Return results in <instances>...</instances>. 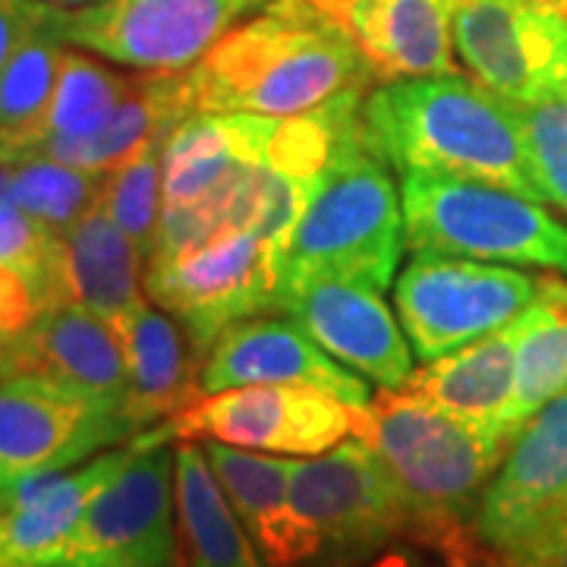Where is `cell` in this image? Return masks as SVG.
I'll return each mask as SVG.
<instances>
[{
    "mask_svg": "<svg viewBox=\"0 0 567 567\" xmlns=\"http://www.w3.org/2000/svg\"><path fill=\"white\" fill-rule=\"evenodd\" d=\"M41 13V0H0V73L17 54L25 32L35 25Z\"/></svg>",
    "mask_w": 567,
    "mask_h": 567,
    "instance_id": "cell-35",
    "label": "cell"
},
{
    "mask_svg": "<svg viewBox=\"0 0 567 567\" xmlns=\"http://www.w3.org/2000/svg\"><path fill=\"white\" fill-rule=\"evenodd\" d=\"M205 457L215 470L224 495L256 539L271 567H309L316 558V539L290 502L293 461L265 457L259 451L205 442Z\"/></svg>",
    "mask_w": 567,
    "mask_h": 567,
    "instance_id": "cell-22",
    "label": "cell"
},
{
    "mask_svg": "<svg viewBox=\"0 0 567 567\" xmlns=\"http://www.w3.org/2000/svg\"><path fill=\"white\" fill-rule=\"evenodd\" d=\"M385 164L360 121L309 189L278 259L281 284L338 278L385 290L394 281L406 246L404 203Z\"/></svg>",
    "mask_w": 567,
    "mask_h": 567,
    "instance_id": "cell-4",
    "label": "cell"
},
{
    "mask_svg": "<svg viewBox=\"0 0 567 567\" xmlns=\"http://www.w3.org/2000/svg\"><path fill=\"white\" fill-rule=\"evenodd\" d=\"M171 136H155L136 155L104 174L102 208L117 221L148 262L164 215V145Z\"/></svg>",
    "mask_w": 567,
    "mask_h": 567,
    "instance_id": "cell-31",
    "label": "cell"
},
{
    "mask_svg": "<svg viewBox=\"0 0 567 567\" xmlns=\"http://www.w3.org/2000/svg\"><path fill=\"white\" fill-rule=\"evenodd\" d=\"M189 114H196L189 73H140L133 89L126 92L114 114L89 136L76 140H51L35 145L25 158H48V162L70 164L89 174H107L111 167L136 155L145 142L155 136H171ZM13 164V162H10Z\"/></svg>",
    "mask_w": 567,
    "mask_h": 567,
    "instance_id": "cell-24",
    "label": "cell"
},
{
    "mask_svg": "<svg viewBox=\"0 0 567 567\" xmlns=\"http://www.w3.org/2000/svg\"><path fill=\"white\" fill-rule=\"evenodd\" d=\"M133 442L121 410L41 379H0V492Z\"/></svg>",
    "mask_w": 567,
    "mask_h": 567,
    "instance_id": "cell-14",
    "label": "cell"
},
{
    "mask_svg": "<svg viewBox=\"0 0 567 567\" xmlns=\"http://www.w3.org/2000/svg\"><path fill=\"white\" fill-rule=\"evenodd\" d=\"M41 379L123 413L126 360L114 324L85 306L48 309L20 338L0 344V379Z\"/></svg>",
    "mask_w": 567,
    "mask_h": 567,
    "instance_id": "cell-17",
    "label": "cell"
},
{
    "mask_svg": "<svg viewBox=\"0 0 567 567\" xmlns=\"http://www.w3.org/2000/svg\"><path fill=\"white\" fill-rule=\"evenodd\" d=\"M133 447L102 451L82 466L0 492V567H58L89 502L102 492Z\"/></svg>",
    "mask_w": 567,
    "mask_h": 567,
    "instance_id": "cell-18",
    "label": "cell"
},
{
    "mask_svg": "<svg viewBox=\"0 0 567 567\" xmlns=\"http://www.w3.org/2000/svg\"><path fill=\"white\" fill-rule=\"evenodd\" d=\"M58 237L61 234H51L44 224L25 215L20 205L0 196V262H17L22 268L39 271L48 287V265H51Z\"/></svg>",
    "mask_w": 567,
    "mask_h": 567,
    "instance_id": "cell-34",
    "label": "cell"
},
{
    "mask_svg": "<svg viewBox=\"0 0 567 567\" xmlns=\"http://www.w3.org/2000/svg\"><path fill=\"white\" fill-rule=\"evenodd\" d=\"M360 48L375 80L454 73V0H316Z\"/></svg>",
    "mask_w": 567,
    "mask_h": 567,
    "instance_id": "cell-20",
    "label": "cell"
},
{
    "mask_svg": "<svg viewBox=\"0 0 567 567\" xmlns=\"http://www.w3.org/2000/svg\"><path fill=\"white\" fill-rule=\"evenodd\" d=\"M3 183H7V167L0 164V196H3Z\"/></svg>",
    "mask_w": 567,
    "mask_h": 567,
    "instance_id": "cell-41",
    "label": "cell"
},
{
    "mask_svg": "<svg viewBox=\"0 0 567 567\" xmlns=\"http://www.w3.org/2000/svg\"><path fill=\"white\" fill-rule=\"evenodd\" d=\"M162 425L133 439V457L89 502L58 567H177L174 451Z\"/></svg>",
    "mask_w": 567,
    "mask_h": 567,
    "instance_id": "cell-9",
    "label": "cell"
},
{
    "mask_svg": "<svg viewBox=\"0 0 567 567\" xmlns=\"http://www.w3.org/2000/svg\"><path fill=\"white\" fill-rule=\"evenodd\" d=\"M278 256L256 230H227L177 259L145 265V297L181 322L196 363L230 324L278 309Z\"/></svg>",
    "mask_w": 567,
    "mask_h": 567,
    "instance_id": "cell-7",
    "label": "cell"
},
{
    "mask_svg": "<svg viewBox=\"0 0 567 567\" xmlns=\"http://www.w3.org/2000/svg\"><path fill=\"white\" fill-rule=\"evenodd\" d=\"M174 495L183 567H271L193 442L174 447Z\"/></svg>",
    "mask_w": 567,
    "mask_h": 567,
    "instance_id": "cell-26",
    "label": "cell"
},
{
    "mask_svg": "<svg viewBox=\"0 0 567 567\" xmlns=\"http://www.w3.org/2000/svg\"><path fill=\"white\" fill-rule=\"evenodd\" d=\"M44 3H51L58 10H85V7H95L102 0H44Z\"/></svg>",
    "mask_w": 567,
    "mask_h": 567,
    "instance_id": "cell-38",
    "label": "cell"
},
{
    "mask_svg": "<svg viewBox=\"0 0 567 567\" xmlns=\"http://www.w3.org/2000/svg\"><path fill=\"white\" fill-rule=\"evenodd\" d=\"M561 391H567V281L543 275L533 303L520 316L517 385L505 423L511 442Z\"/></svg>",
    "mask_w": 567,
    "mask_h": 567,
    "instance_id": "cell-27",
    "label": "cell"
},
{
    "mask_svg": "<svg viewBox=\"0 0 567 567\" xmlns=\"http://www.w3.org/2000/svg\"><path fill=\"white\" fill-rule=\"evenodd\" d=\"M404 234L413 252L543 265L567 275V224L546 205L498 183L404 171Z\"/></svg>",
    "mask_w": 567,
    "mask_h": 567,
    "instance_id": "cell-5",
    "label": "cell"
},
{
    "mask_svg": "<svg viewBox=\"0 0 567 567\" xmlns=\"http://www.w3.org/2000/svg\"><path fill=\"white\" fill-rule=\"evenodd\" d=\"M244 385H303L324 391L347 406H365L369 385L287 319H246L230 324L199 363L203 394Z\"/></svg>",
    "mask_w": 567,
    "mask_h": 567,
    "instance_id": "cell-16",
    "label": "cell"
},
{
    "mask_svg": "<svg viewBox=\"0 0 567 567\" xmlns=\"http://www.w3.org/2000/svg\"><path fill=\"white\" fill-rule=\"evenodd\" d=\"M353 435L375 451L410 511V543L445 567H483L488 551L473 517L488 480L502 466L507 439L447 416L410 388H382L353 406Z\"/></svg>",
    "mask_w": 567,
    "mask_h": 567,
    "instance_id": "cell-1",
    "label": "cell"
},
{
    "mask_svg": "<svg viewBox=\"0 0 567 567\" xmlns=\"http://www.w3.org/2000/svg\"><path fill=\"white\" fill-rule=\"evenodd\" d=\"M290 502L316 539L309 567H360L410 539V511L375 451L357 442L290 466Z\"/></svg>",
    "mask_w": 567,
    "mask_h": 567,
    "instance_id": "cell-6",
    "label": "cell"
},
{
    "mask_svg": "<svg viewBox=\"0 0 567 567\" xmlns=\"http://www.w3.org/2000/svg\"><path fill=\"white\" fill-rule=\"evenodd\" d=\"M189 73L196 111L290 117L375 82L360 48L316 0H271Z\"/></svg>",
    "mask_w": 567,
    "mask_h": 567,
    "instance_id": "cell-2",
    "label": "cell"
},
{
    "mask_svg": "<svg viewBox=\"0 0 567 567\" xmlns=\"http://www.w3.org/2000/svg\"><path fill=\"white\" fill-rule=\"evenodd\" d=\"M517 347L520 319L429 360L406 379L404 388L423 394L447 416L511 442L505 423L517 385Z\"/></svg>",
    "mask_w": 567,
    "mask_h": 567,
    "instance_id": "cell-21",
    "label": "cell"
},
{
    "mask_svg": "<svg viewBox=\"0 0 567 567\" xmlns=\"http://www.w3.org/2000/svg\"><path fill=\"white\" fill-rule=\"evenodd\" d=\"M246 7H252V10H262L265 3H271V0H244Z\"/></svg>",
    "mask_w": 567,
    "mask_h": 567,
    "instance_id": "cell-39",
    "label": "cell"
},
{
    "mask_svg": "<svg viewBox=\"0 0 567 567\" xmlns=\"http://www.w3.org/2000/svg\"><path fill=\"white\" fill-rule=\"evenodd\" d=\"M66 41L51 22V3L41 0L35 25L0 73V164L17 158L39 130L61 73Z\"/></svg>",
    "mask_w": 567,
    "mask_h": 567,
    "instance_id": "cell-28",
    "label": "cell"
},
{
    "mask_svg": "<svg viewBox=\"0 0 567 567\" xmlns=\"http://www.w3.org/2000/svg\"><path fill=\"white\" fill-rule=\"evenodd\" d=\"M360 567H439L432 565L429 558H425L423 546H416V543H391L388 548H382L375 558H369L365 565Z\"/></svg>",
    "mask_w": 567,
    "mask_h": 567,
    "instance_id": "cell-37",
    "label": "cell"
},
{
    "mask_svg": "<svg viewBox=\"0 0 567 567\" xmlns=\"http://www.w3.org/2000/svg\"><path fill=\"white\" fill-rule=\"evenodd\" d=\"M133 82H136V76L121 73L107 63L95 61L89 51L66 44L51 104L41 117L39 130L32 133V140L20 155L32 152L41 142L76 140V136L95 133L114 114V107L126 99ZM17 158H10V162H17Z\"/></svg>",
    "mask_w": 567,
    "mask_h": 567,
    "instance_id": "cell-29",
    "label": "cell"
},
{
    "mask_svg": "<svg viewBox=\"0 0 567 567\" xmlns=\"http://www.w3.org/2000/svg\"><path fill=\"white\" fill-rule=\"evenodd\" d=\"M244 0H102L85 10L51 7L66 44L140 73H181L203 61L237 22Z\"/></svg>",
    "mask_w": 567,
    "mask_h": 567,
    "instance_id": "cell-10",
    "label": "cell"
},
{
    "mask_svg": "<svg viewBox=\"0 0 567 567\" xmlns=\"http://www.w3.org/2000/svg\"><path fill=\"white\" fill-rule=\"evenodd\" d=\"M363 130L398 174L473 177L548 205L529 167L517 107L457 70L372 89L363 99Z\"/></svg>",
    "mask_w": 567,
    "mask_h": 567,
    "instance_id": "cell-3",
    "label": "cell"
},
{
    "mask_svg": "<svg viewBox=\"0 0 567 567\" xmlns=\"http://www.w3.org/2000/svg\"><path fill=\"white\" fill-rule=\"evenodd\" d=\"M567 517V391L529 416L480 498L473 533L511 561Z\"/></svg>",
    "mask_w": 567,
    "mask_h": 567,
    "instance_id": "cell-13",
    "label": "cell"
},
{
    "mask_svg": "<svg viewBox=\"0 0 567 567\" xmlns=\"http://www.w3.org/2000/svg\"><path fill=\"white\" fill-rule=\"evenodd\" d=\"M145 300V259L102 205L58 237L48 265L51 309L85 306L117 331Z\"/></svg>",
    "mask_w": 567,
    "mask_h": 567,
    "instance_id": "cell-19",
    "label": "cell"
},
{
    "mask_svg": "<svg viewBox=\"0 0 567 567\" xmlns=\"http://www.w3.org/2000/svg\"><path fill=\"white\" fill-rule=\"evenodd\" d=\"M498 561V558H495ZM502 567H567V517L558 527L546 533L533 548L524 555L511 558V561H498Z\"/></svg>",
    "mask_w": 567,
    "mask_h": 567,
    "instance_id": "cell-36",
    "label": "cell"
},
{
    "mask_svg": "<svg viewBox=\"0 0 567 567\" xmlns=\"http://www.w3.org/2000/svg\"><path fill=\"white\" fill-rule=\"evenodd\" d=\"M117 338L126 360L123 416L136 435L205 398L199 388V363L193 353H186L183 331L164 309L145 300L117 328Z\"/></svg>",
    "mask_w": 567,
    "mask_h": 567,
    "instance_id": "cell-25",
    "label": "cell"
},
{
    "mask_svg": "<svg viewBox=\"0 0 567 567\" xmlns=\"http://www.w3.org/2000/svg\"><path fill=\"white\" fill-rule=\"evenodd\" d=\"M174 442H224L246 451L316 457L353 435V406L303 385H244L205 394L164 420Z\"/></svg>",
    "mask_w": 567,
    "mask_h": 567,
    "instance_id": "cell-12",
    "label": "cell"
},
{
    "mask_svg": "<svg viewBox=\"0 0 567 567\" xmlns=\"http://www.w3.org/2000/svg\"><path fill=\"white\" fill-rule=\"evenodd\" d=\"M278 117L196 111L164 145V208L193 205L265 164Z\"/></svg>",
    "mask_w": 567,
    "mask_h": 567,
    "instance_id": "cell-23",
    "label": "cell"
},
{
    "mask_svg": "<svg viewBox=\"0 0 567 567\" xmlns=\"http://www.w3.org/2000/svg\"><path fill=\"white\" fill-rule=\"evenodd\" d=\"M536 287L539 278L505 265L413 252L394 284V306L413 353L429 363L517 322Z\"/></svg>",
    "mask_w": 567,
    "mask_h": 567,
    "instance_id": "cell-8",
    "label": "cell"
},
{
    "mask_svg": "<svg viewBox=\"0 0 567 567\" xmlns=\"http://www.w3.org/2000/svg\"><path fill=\"white\" fill-rule=\"evenodd\" d=\"M536 3H551V7H565L567 10V0H536Z\"/></svg>",
    "mask_w": 567,
    "mask_h": 567,
    "instance_id": "cell-40",
    "label": "cell"
},
{
    "mask_svg": "<svg viewBox=\"0 0 567 567\" xmlns=\"http://www.w3.org/2000/svg\"><path fill=\"white\" fill-rule=\"evenodd\" d=\"M48 309V287L39 271L0 262V344L20 338Z\"/></svg>",
    "mask_w": 567,
    "mask_h": 567,
    "instance_id": "cell-33",
    "label": "cell"
},
{
    "mask_svg": "<svg viewBox=\"0 0 567 567\" xmlns=\"http://www.w3.org/2000/svg\"><path fill=\"white\" fill-rule=\"evenodd\" d=\"M514 107L524 123L533 177L546 203L567 212V95H551L543 102Z\"/></svg>",
    "mask_w": 567,
    "mask_h": 567,
    "instance_id": "cell-32",
    "label": "cell"
},
{
    "mask_svg": "<svg viewBox=\"0 0 567 567\" xmlns=\"http://www.w3.org/2000/svg\"><path fill=\"white\" fill-rule=\"evenodd\" d=\"M7 183L3 196L20 205L25 215L44 224L51 234H66L102 205L104 174H89L48 158H25V162L3 164Z\"/></svg>",
    "mask_w": 567,
    "mask_h": 567,
    "instance_id": "cell-30",
    "label": "cell"
},
{
    "mask_svg": "<svg viewBox=\"0 0 567 567\" xmlns=\"http://www.w3.org/2000/svg\"><path fill=\"white\" fill-rule=\"evenodd\" d=\"M278 309L338 363L379 388H404L413 375L401 324L382 290L338 278H300L278 287Z\"/></svg>",
    "mask_w": 567,
    "mask_h": 567,
    "instance_id": "cell-15",
    "label": "cell"
},
{
    "mask_svg": "<svg viewBox=\"0 0 567 567\" xmlns=\"http://www.w3.org/2000/svg\"><path fill=\"white\" fill-rule=\"evenodd\" d=\"M451 41L466 73L511 104L567 95V10L536 0H454Z\"/></svg>",
    "mask_w": 567,
    "mask_h": 567,
    "instance_id": "cell-11",
    "label": "cell"
}]
</instances>
